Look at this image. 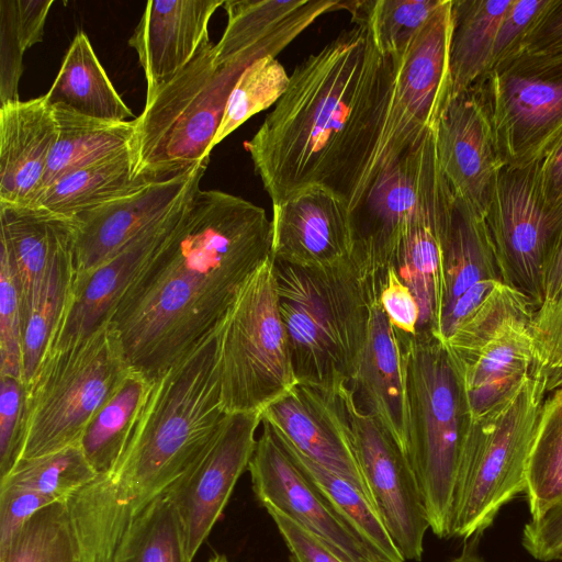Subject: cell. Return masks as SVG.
I'll return each instance as SVG.
<instances>
[{
	"label": "cell",
	"instance_id": "obj_30",
	"mask_svg": "<svg viewBox=\"0 0 562 562\" xmlns=\"http://www.w3.org/2000/svg\"><path fill=\"white\" fill-rule=\"evenodd\" d=\"M50 106L112 122L133 116L115 90L83 32L74 37L59 71L46 94Z\"/></svg>",
	"mask_w": 562,
	"mask_h": 562
},
{
	"label": "cell",
	"instance_id": "obj_26",
	"mask_svg": "<svg viewBox=\"0 0 562 562\" xmlns=\"http://www.w3.org/2000/svg\"><path fill=\"white\" fill-rule=\"evenodd\" d=\"M531 318H513L471 358L453 364L468 416L475 418L508 398L533 363Z\"/></svg>",
	"mask_w": 562,
	"mask_h": 562
},
{
	"label": "cell",
	"instance_id": "obj_52",
	"mask_svg": "<svg viewBox=\"0 0 562 562\" xmlns=\"http://www.w3.org/2000/svg\"><path fill=\"white\" fill-rule=\"evenodd\" d=\"M541 181L550 202L562 199V138L541 162Z\"/></svg>",
	"mask_w": 562,
	"mask_h": 562
},
{
	"label": "cell",
	"instance_id": "obj_46",
	"mask_svg": "<svg viewBox=\"0 0 562 562\" xmlns=\"http://www.w3.org/2000/svg\"><path fill=\"white\" fill-rule=\"evenodd\" d=\"M0 375L24 380L23 337L19 295L9 266L1 257Z\"/></svg>",
	"mask_w": 562,
	"mask_h": 562
},
{
	"label": "cell",
	"instance_id": "obj_36",
	"mask_svg": "<svg viewBox=\"0 0 562 562\" xmlns=\"http://www.w3.org/2000/svg\"><path fill=\"white\" fill-rule=\"evenodd\" d=\"M113 562H192L182 522L169 490L130 525Z\"/></svg>",
	"mask_w": 562,
	"mask_h": 562
},
{
	"label": "cell",
	"instance_id": "obj_12",
	"mask_svg": "<svg viewBox=\"0 0 562 562\" xmlns=\"http://www.w3.org/2000/svg\"><path fill=\"white\" fill-rule=\"evenodd\" d=\"M541 162L505 165L498 171L484 214L502 282L543 303L547 255L562 227V199L543 192Z\"/></svg>",
	"mask_w": 562,
	"mask_h": 562
},
{
	"label": "cell",
	"instance_id": "obj_10",
	"mask_svg": "<svg viewBox=\"0 0 562 562\" xmlns=\"http://www.w3.org/2000/svg\"><path fill=\"white\" fill-rule=\"evenodd\" d=\"M490 115L502 160H543L562 138V49H520L473 87Z\"/></svg>",
	"mask_w": 562,
	"mask_h": 562
},
{
	"label": "cell",
	"instance_id": "obj_33",
	"mask_svg": "<svg viewBox=\"0 0 562 562\" xmlns=\"http://www.w3.org/2000/svg\"><path fill=\"white\" fill-rule=\"evenodd\" d=\"M52 108L57 138L48 159L43 190L64 176L130 146L134 120L103 121L61 106Z\"/></svg>",
	"mask_w": 562,
	"mask_h": 562
},
{
	"label": "cell",
	"instance_id": "obj_35",
	"mask_svg": "<svg viewBox=\"0 0 562 562\" xmlns=\"http://www.w3.org/2000/svg\"><path fill=\"white\" fill-rule=\"evenodd\" d=\"M524 494L531 518L541 516L562 501V381L543 401Z\"/></svg>",
	"mask_w": 562,
	"mask_h": 562
},
{
	"label": "cell",
	"instance_id": "obj_11",
	"mask_svg": "<svg viewBox=\"0 0 562 562\" xmlns=\"http://www.w3.org/2000/svg\"><path fill=\"white\" fill-rule=\"evenodd\" d=\"M448 189L438 164L432 128L383 165L349 211L353 255L382 282L386 270L394 267L411 226Z\"/></svg>",
	"mask_w": 562,
	"mask_h": 562
},
{
	"label": "cell",
	"instance_id": "obj_54",
	"mask_svg": "<svg viewBox=\"0 0 562 562\" xmlns=\"http://www.w3.org/2000/svg\"><path fill=\"white\" fill-rule=\"evenodd\" d=\"M479 539L480 537L470 539V542L463 547L462 552L449 562H485L477 552Z\"/></svg>",
	"mask_w": 562,
	"mask_h": 562
},
{
	"label": "cell",
	"instance_id": "obj_6",
	"mask_svg": "<svg viewBox=\"0 0 562 562\" xmlns=\"http://www.w3.org/2000/svg\"><path fill=\"white\" fill-rule=\"evenodd\" d=\"M395 331L405 383L407 458L417 479L430 530L438 538H449L468 417L461 383L443 342L431 331Z\"/></svg>",
	"mask_w": 562,
	"mask_h": 562
},
{
	"label": "cell",
	"instance_id": "obj_31",
	"mask_svg": "<svg viewBox=\"0 0 562 562\" xmlns=\"http://www.w3.org/2000/svg\"><path fill=\"white\" fill-rule=\"evenodd\" d=\"M512 0H452L449 67L452 95L473 88L490 70L501 21Z\"/></svg>",
	"mask_w": 562,
	"mask_h": 562
},
{
	"label": "cell",
	"instance_id": "obj_43",
	"mask_svg": "<svg viewBox=\"0 0 562 562\" xmlns=\"http://www.w3.org/2000/svg\"><path fill=\"white\" fill-rule=\"evenodd\" d=\"M289 82L290 76L276 57L267 56L248 66L228 98L213 148L248 119L276 105Z\"/></svg>",
	"mask_w": 562,
	"mask_h": 562
},
{
	"label": "cell",
	"instance_id": "obj_15",
	"mask_svg": "<svg viewBox=\"0 0 562 562\" xmlns=\"http://www.w3.org/2000/svg\"><path fill=\"white\" fill-rule=\"evenodd\" d=\"M262 431L248 464L257 501L311 530L351 562H381L285 450L271 426Z\"/></svg>",
	"mask_w": 562,
	"mask_h": 562
},
{
	"label": "cell",
	"instance_id": "obj_19",
	"mask_svg": "<svg viewBox=\"0 0 562 562\" xmlns=\"http://www.w3.org/2000/svg\"><path fill=\"white\" fill-rule=\"evenodd\" d=\"M438 164L453 196L484 216L505 166L490 115L474 88L451 95L435 126Z\"/></svg>",
	"mask_w": 562,
	"mask_h": 562
},
{
	"label": "cell",
	"instance_id": "obj_1",
	"mask_svg": "<svg viewBox=\"0 0 562 562\" xmlns=\"http://www.w3.org/2000/svg\"><path fill=\"white\" fill-rule=\"evenodd\" d=\"M301 61L289 86L245 143L272 204L322 188L350 211L380 161L395 74L368 22H352Z\"/></svg>",
	"mask_w": 562,
	"mask_h": 562
},
{
	"label": "cell",
	"instance_id": "obj_42",
	"mask_svg": "<svg viewBox=\"0 0 562 562\" xmlns=\"http://www.w3.org/2000/svg\"><path fill=\"white\" fill-rule=\"evenodd\" d=\"M532 301L514 286L498 282L481 304L443 341L453 364H460L482 348L509 319L531 318Z\"/></svg>",
	"mask_w": 562,
	"mask_h": 562
},
{
	"label": "cell",
	"instance_id": "obj_51",
	"mask_svg": "<svg viewBox=\"0 0 562 562\" xmlns=\"http://www.w3.org/2000/svg\"><path fill=\"white\" fill-rule=\"evenodd\" d=\"M521 49L533 53L562 49V0H550Z\"/></svg>",
	"mask_w": 562,
	"mask_h": 562
},
{
	"label": "cell",
	"instance_id": "obj_28",
	"mask_svg": "<svg viewBox=\"0 0 562 562\" xmlns=\"http://www.w3.org/2000/svg\"><path fill=\"white\" fill-rule=\"evenodd\" d=\"M483 280L502 281L485 217L453 196L442 240L439 323L469 288Z\"/></svg>",
	"mask_w": 562,
	"mask_h": 562
},
{
	"label": "cell",
	"instance_id": "obj_2",
	"mask_svg": "<svg viewBox=\"0 0 562 562\" xmlns=\"http://www.w3.org/2000/svg\"><path fill=\"white\" fill-rule=\"evenodd\" d=\"M271 250L265 209L199 187L109 319L130 369L154 381L191 352Z\"/></svg>",
	"mask_w": 562,
	"mask_h": 562
},
{
	"label": "cell",
	"instance_id": "obj_49",
	"mask_svg": "<svg viewBox=\"0 0 562 562\" xmlns=\"http://www.w3.org/2000/svg\"><path fill=\"white\" fill-rule=\"evenodd\" d=\"M380 303L392 326L406 334H415L420 310L411 289L403 282L395 267L386 270L380 284Z\"/></svg>",
	"mask_w": 562,
	"mask_h": 562
},
{
	"label": "cell",
	"instance_id": "obj_3",
	"mask_svg": "<svg viewBox=\"0 0 562 562\" xmlns=\"http://www.w3.org/2000/svg\"><path fill=\"white\" fill-rule=\"evenodd\" d=\"M227 416L214 330L154 380L112 470L66 499L82 562H113L132 521L192 467Z\"/></svg>",
	"mask_w": 562,
	"mask_h": 562
},
{
	"label": "cell",
	"instance_id": "obj_16",
	"mask_svg": "<svg viewBox=\"0 0 562 562\" xmlns=\"http://www.w3.org/2000/svg\"><path fill=\"white\" fill-rule=\"evenodd\" d=\"M262 413L229 414L192 467L169 488L193 560L248 469Z\"/></svg>",
	"mask_w": 562,
	"mask_h": 562
},
{
	"label": "cell",
	"instance_id": "obj_27",
	"mask_svg": "<svg viewBox=\"0 0 562 562\" xmlns=\"http://www.w3.org/2000/svg\"><path fill=\"white\" fill-rule=\"evenodd\" d=\"M453 204L450 188L417 220L406 234L395 259L400 278L415 295L420 310L418 329L437 330L440 315L442 240Z\"/></svg>",
	"mask_w": 562,
	"mask_h": 562
},
{
	"label": "cell",
	"instance_id": "obj_4",
	"mask_svg": "<svg viewBox=\"0 0 562 562\" xmlns=\"http://www.w3.org/2000/svg\"><path fill=\"white\" fill-rule=\"evenodd\" d=\"M274 265L296 382L336 394L350 385L381 280L356 256L328 268Z\"/></svg>",
	"mask_w": 562,
	"mask_h": 562
},
{
	"label": "cell",
	"instance_id": "obj_23",
	"mask_svg": "<svg viewBox=\"0 0 562 562\" xmlns=\"http://www.w3.org/2000/svg\"><path fill=\"white\" fill-rule=\"evenodd\" d=\"M56 138L54 110L45 95L0 106V204L35 202Z\"/></svg>",
	"mask_w": 562,
	"mask_h": 562
},
{
	"label": "cell",
	"instance_id": "obj_20",
	"mask_svg": "<svg viewBox=\"0 0 562 562\" xmlns=\"http://www.w3.org/2000/svg\"><path fill=\"white\" fill-rule=\"evenodd\" d=\"M209 162L169 178L155 180L142 189L75 216L72 260L75 278L89 274L128 240L168 213L196 183Z\"/></svg>",
	"mask_w": 562,
	"mask_h": 562
},
{
	"label": "cell",
	"instance_id": "obj_38",
	"mask_svg": "<svg viewBox=\"0 0 562 562\" xmlns=\"http://www.w3.org/2000/svg\"><path fill=\"white\" fill-rule=\"evenodd\" d=\"M0 562H82L66 499L40 509L0 546Z\"/></svg>",
	"mask_w": 562,
	"mask_h": 562
},
{
	"label": "cell",
	"instance_id": "obj_55",
	"mask_svg": "<svg viewBox=\"0 0 562 562\" xmlns=\"http://www.w3.org/2000/svg\"><path fill=\"white\" fill-rule=\"evenodd\" d=\"M207 562H229V560L225 554L217 553L210 558Z\"/></svg>",
	"mask_w": 562,
	"mask_h": 562
},
{
	"label": "cell",
	"instance_id": "obj_56",
	"mask_svg": "<svg viewBox=\"0 0 562 562\" xmlns=\"http://www.w3.org/2000/svg\"><path fill=\"white\" fill-rule=\"evenodd\" d=\"M559 560H562V553H561V555H560V559H559Z\"/></svg>",
	"mask_w": 562,
	"mask_h": 562
},
{
	"label": "cell",
	"instance_id": "obj_37",
	"mask_svg": "<svg viewBox=\"0 0 562 562\" xmlns=\"http://www.w3.org/2000/svg\"><path fill=\"white\" fill-rule=\"evenodd\" d=\"M72 248L63 250L45 273L23 323L25 382L37 369L69 304L75 280Z\"/></svg>",
	"mask_w": 562,
	"mask_h": 562
},
{
	"label": "cell",
	"instance_id": "obj_29",
	"mask_svg": "<svg viewBox=\"0 0 562 562\" xmlns=\"http://www.w3.org/2000/svg\"><path fill=\"white\" fill-rule=\"evenodd\" d=\"M159 179L136 178L130 146L77 169L44 189L31 206L74 218Z\"/></svg>",
	"mask_w": 562,
	"mask_h": 562
},
{
	"label": "cell",
	"instance_id": "obj_22",
	"mask_svg": "<svg viewBox=\"0 0 562 562\" xmlns=\"http://www.w3.org/2000/svg\"><path fill=\"white\" fill-rule=\"evenodd\" d=\"M224 0H150L128 45L146 78V99L180 72L207 44L209 23Z\"/></svg>",
	"mask_w": 562,
	"mask_h": 562
},
{
	"label": "cell",
	"instance_id": "obj_50",
	"mask_svg": "<svg viewBox=\"0 0 562 562\" xmlns=\"http://www.w3.org/2000/svg\"><path fill=\"white\" fill-rule=\"evenodd\" d=\"M521 544L536 560H559L562 553V501L525 524Z\"/></svg>",
	"mask_w": 562,
	"mask_h": 562
},
{
	"label": "cell",
	"instance_id": "obj_25",
	"mask_svg": "<svg viewBox=\"0 0 562 562\" xmlns=\"http://www.w3.org/2000/svg\"><path fill=\"white\" fill-rule=\"evenodd\" d=\"M1 255L19 295L22 326L56 257L74 247L72 220L35 206L0 204Z\"/></svg>",
	"mask_w": 562,
	"mask_h": 562
},
{
	"label": "cell",
	"instance_id": "obj_9",
	"mask_svg": "<svg viewBox=\"0 0 562 562\" xmlns=\"http://www.w3.org/2000/svg\"><path fill=\"white\" fill-rule=\"evenodd\" d=\"M215 337L222 402L228 415L262 413L297 383L272 257L244 282Z\"/></svg>",
	"mask_w": 562,
	"mask_h": 562
},
{
	"label": "cell",
	"instance_id": "obj_41",
	"mask_svg": "<svg viewBox=\"0 0 562 562\" xmlns=\"http://www.w3.org/2000/svg\"><path fill=\"white\" fill-rule=\"evenodd\" d=\"M52 5L50 0H0L1 105L19 100L23 54L43 41L44 25Z\"/></svg>",
	"mask_w": 562,
	"mask_h": 562
},
{
	"label": "cell",
	"instance_id": "obj_32",
	"mask_svg": "<svg viewBox=\"0 0 562 562\" xmlns=\"http://www.w3.org/2000/svg\"><path fill=\"white\" fill-rule=\"evenodd\" d=\"M132 369L86 427L79 445L98 475L112 470L121 458L153 386Z\"/></svg>",
	"mask_w": 562,
	"mask_h": 562
},
{
	"label": "cell",
	"instance_id": "obj_14",
	"mask_svg": "<svg viewBox=\"0 0 562 562\" xmlns=\"http://www.w3.org/2000/svg\"><path fill=\"white\" fill-rule=\"evenodd\" d=\"M451 3L452 0H443L406 52L394 59V82L378 170L435 128L452 95Z\"/></svg>",
	"mask_w": 562,
	"mask_h": 562
},
{
	"label": "cell",
	"instance_id": "obj_47",
	"mask_svg": "<svg viewBox=\"0 0 562 562\" xmlns=\"http://www.w3.org/2000/svg\"><path fill=\"white\" fill-rule=\"evenodd\" d=\"M549 2L550 0H512L497 30L491 68L522 48L526 37Z\"/></svg>",
	"mask_w": 562,
	"mask_h": 562
},
{
	"label": "cell",
	"instance_id": "obj_48",
	"mask_svg": "<svg viewBox=\"0 0 562 562\" xmlns=\"http://www.w3.org/2000/svg\"><path fill=\"white\" fill-rule=\"evenodd\" d=\"M288 550L290 562H351L321 537L271 507H266Z\"/></svg>",
	"mask_w": 562,
	"mask_h": 562
},
{
	"label": "cell",
	"instance_id": "obj_34",
	"mask_svg": "<svg viewBox=\"0 0 562 562\" xmlns=\"http://www.w3.org/2000/svg\"><path fill=\"white\" fill-rule=\"evenodd\" d=\"M278 438L299 468L381 562H405L372 502L356 485Z\"/></svg>",
	"mask_w": 562,
	"mask_h": 562
},
{
	"label": "cell",
	"instance_id": "obj_21",
	"mask_svg": "<svg viewBox=\"0 0 562 562\" xmlns=\"http://www.w3.org/2000/svg\"><path fill=\"white\" fill-rule=\"evenodd\" d=\"M272 258L303 268H328L352 259L349 210L336 195L310 188L272 204Z\"/></svg>",
	"mask_w": 562,
	"mask_h": 562
},
{
	"label": "cell",
	"instance_id": "obj_53",
	"mask_svg": "<svg viewBox=\"0 0 562 562\" xmlns=\"http://www.w3.org/2000/svg\"><path fill=\"white\" fill-rule=\"evenodd\" d=\"M562 286V227L547 255L543 269V303L553 300Z\"/></svg>",
	"mask_w": 562,
	"mask_h": 562
},
{
	"label": "cell",
	"instance_id": "obj_8",
	"mask_svg": "<svg viewBox=\"0 0 562 562\" xmlns=\"http://www.w3.org/2000/svg\"><path fill=\"white\" fill-rule=\"evenodd\" d=\"M128 370L110 323L83 338L49 347L26 382L27 420L21 459L78 443Z\"/></svg>",
	"mask_w": 562,
	"mask_h": 562
},
{
	"label": "cell",
	"instance_id": "obj_45",
	"mask_svg": "<svg viewBox=\"0 0 562 562\" xmlns=\"http://www.w3.org/2000/svg\"><path fill=\"white\" fill-rule=\"evenodd\" d=\"M26 420V382L0 375V480L13 470L22 457Z\"/></svg>",
	"mask_w": 562,
	"mask_h": 562
},
{
	"label": "cell",
	"instance_id": "obj_5",
	"mask_svg": "<svg viewBox=\"0 0 562 562\" xmlns=\"http://www.w3.org/2000/svg\"><path fill=\"white\" fill-rule=\"evenodd\" d=\"M257 53L237 56L204 46L146 99L130 143L136 178L165 179L209 162L228 98Z\"/></svg>",
	"mask_w": 562,
	"mask_h": 562
},
{
	"label": "cell",
	"instance_id": "obj_17",
	"mask_svg": "<svg viewBox=\"0 0 562 562\" xmlns=\"http://www.w3.org/2000/svg\"><path fill=\"white\" fill-rule=\"evenodd\" d=\"M199 184L102 265L85 277L75 278L69 304L48 348L83 338L109 323L132 282L179 224Z\"/></svg>",
	"mask_w": 562,
	"mask_h": 562
},
{
	"label": "cell",
	"instance_id": "obj_24",
	"mask_svg": "<svg viewBox=\"0 0 562 562\" xmlns=\"http://www.w3.org/2000/svg\"><path fill=\"white\" fill-rule=\"evenodd\" d=\"M361 409L373 416L407 456V409L396 331L379 296L370 305L367 340L350 382Z\"/></svg>",
	"mask_w": 562,
	"mask_h": 562
},
{
	"label": "cell",
	"instance_id": "obj_13",
	"mask_svg": "<svg viewBox=\"0 0 562 562\" xmlns=\"http://www.w3.org/2000/svg\"><path fill=\"white\" fill-rule=\"evenodd\" d=\"M339 393L371 501L405 561L418 562L430 526L411 462L387 430L360 408L350 385Z\"/></svg>",
	"mask_w": 562,
	"mask_h": 562
},
{
	"label": "cell",
	"instance_id": "obj_40",
	"mask_svg": "<svg viewBox=\"0 0 562 562\" xmlns=\"http://www.w3.org/2000/svg\"><path fill=\"white\" fill-rule=\"evenodd\" d=\"M443 0L345 1L351 21L368 22L381 54L398 59Z\"/></svg>",
	"mask_w": 562,
	"mask_h": 562
},
{
	"label": "cell",
	"instance_id": "obj_39",
	"mask_svg": "<svg viewBox=\"0 0 562 562\" xmlns=\"http://www.w3.org/2000/svg\"><path fill=\"white\" fill-rule=\"evenodd\" d=\"M98 474L78 443L31 459H21L0 486L27 492L53 504L67 499Z\"/></svg>",
	"mask_w": 562,
	"mask_h": 562
},
{
	"label": "cell",
	"instance_id": "obj_44",
	"mask_svg": "<svg viewBox=\"0 0 562 562\" xmlns=\"http://www.w3.org/2000/svg\"><path fill=\"white\" fill-rule=\"evenodd\" d=\"M533 363L530 374L547 383V394L562 381V286L535 310L529 323Z\"/></svg>",
	"mask_w": 562,
	"mask_h": 562
},
{
	"label": "cell",
	"instance_id": "obj_7",
	"mask_svg": "<svg viewBox=\"0 0 562 562\" xmlns=\"http://www.w3.org/2000/svg\"><path fill=\"white\" fill-rule=\"evenodd\" d=\"M546 394L547 383L528 374L508 398L475 418L467 417L449 538L481 537L499 510L525 493Z\"/></svg>",
	"mask_w": 562,
	"mask_h": 562
},
{
	"label": "cell",
	"instance_id": "obj_18",
	"mask_svg": "<svg viewBox=\"0 0 562 562\" xmlns=\"http://www.w3.org/2000/svg\"><path fill=\"white\" fill-rule=\"evenodd\" d=\"M261 416L283 441L350 481L371 501L339 392L327 393L296 383L269 405Z\"/></svg>",
	"mask_w": 562,
	"mask_h": 562
}]
</instances>
